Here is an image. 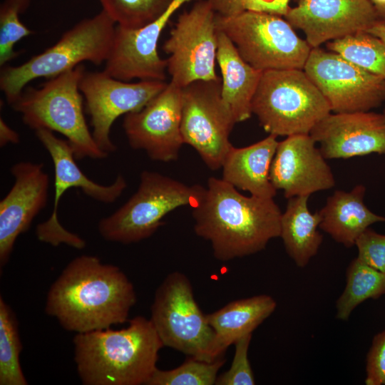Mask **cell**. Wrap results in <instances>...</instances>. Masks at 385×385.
<instances>
[{"instance_id": "cell-2", "label": "cell", "mask_w": 385, "mask_h": 385, "mask_svg": "<svg viewBox=\"0 0 385 385\" xmlns=\"http://www.w3.org/2000/svg\"><path fill=\"white\" fill-rule=\"evenodd\" d=\"M192 209L195 234L210 242L222 262L260 252L280 236L282 213L273 198L243 195L222 179L210 178Z\"/></svg>"}, {"instance_id": "cell-9", "label": "cell", "mask_w": 385, "mask_h": 385, "mask_svg": "<svg viewBox=\"0 0 385 385\" xmlns=\"http://www.w3.org/2000/svg\"><path fill=\"white\" fill-rule=\"evenodd\" d=\"M150 312L164 346L202 361L221 358L215 353V332L185 274L175 271L166 276L155 291Z\"/></svg>"}, {"instance_id": "cell-28", "label": "cell", "mask_w": 385, "mask_h": 385, "mask_svg": "<svg viewBox=\"0 0 385 385\" xmlns=\"http://www.w3.org/2000/svg\"><path fill=\"white\" fill-rule=\"evenodd\" d=\"M327 47L385 81V43L374 35L359 32L329 41Z\"/></svg>"}, {"instance_id": "cell-22", "label": "cell", "mask_w": 385, "mask_h": 385, "mask_svg": "<svg viewBox=\"0 0 385 385\" xmlns=\"http://www.w3.org/2000/svg\"><path fill=\"white\" fill-rule=\"evenodd\" d=\"M366 188L356 185L351 190H336L319 211V227L346 247L355 245L359 235L376 222H385V217L372 212L364 204Z\"/></svg>"}, {"instance_id": "cell-26", "label": "cell", "mask_w": 385, "mask_h": 385, "mask_svg": "<svg viewBox=\"0 0 385 385\" xmlns=\"http://www.w3.org/2000/svg\"><path fill=\"white\" fill-rule=\"evenodd\" d=\"M385 294V272L366 265L358 257L348 266L346 286L336 303L337 319L347 320L353 310L369 299Z\"/></svg>"}, {"instance_id": "cell-12", "label": "cell", "mask_w": 385, "mask_h": 385, "mask_svg": "<svg viewBox=\"0 0 385 385\" xmlns=\"http://www.w3.org/2000/svg\"><path fill=\"white\" fill-rule=\"evenodd\" d=\"M40 143L50 155L54 167V202L49 218L36 228L37 238L53 246L63 243L76 249H83L86 242L78 235L69 232L60 223L58 208L66 191L80 188L89 197L105 204L117 200L127 187L125 178L118 175L108 185L91 180L76 163L73 150L67 140L59 138L46 129L35 130Z\"/></svg>"}, {"instance_id": "cell-29", "label": "cell", "mask_w": 385, "mask_h": 385, "mask_svg": "<svg viewBox=\"0 0 385 385\" xmlns=\"http://www.w3.org/2000/svg\"><path fill=\"white\" fill-rule=\"evenodd\" d=\"M173 0H98L117 26L143 27L160 17Z\"/></svg>"}, {"instance_id": "cell-23", "label": "cell", "mask_w": 385, "mask_h": 385, "mask_svg": "<svg viewBox=\"0 0 385 385\" xmlns=\"http://www.w3.org/2000/svg\"><path fill=\"white\" fill-rule=\"evenodd\" d=\"M217 62L222 74L223 100L237 123L247 120L252 114V102L262 72L246 63L232 42L220 30L217 33Z\"/></svg>"}, {"instance_id": "cell-30", "label": "cell", "mask_w": 385, "mask_h": 385, "mask_svg": "<svg viewBox=\"0 0 385 385\" xmlns=\"http://www.w3.org/2000/svg\"><path fill=\"white\" fill-rule=\"evenodd\" d=\"M225 362V357L206 361L191 356L170 370L157 369L147 385H212Z\"/></svg>"}, {"instance_id": "cell-5", "label": "cell", "mask_w": 385, "mask_h": 385, "mask_svg": "<svg viewBox=\"0 0 385 385\" xmlns=\"http://www.w3.org/2000/svg\"><path fill=\"white\" fill-rule=\"evenodd\" d=\"M116 24L103 10L67 30L52 46L24 63L1 67L0 88L12 105L26 84L42 77L51 78L83 61L99 66L107 60Z\"/></svg>"}, {"instance_id": "cell-34", "label": "cell", "mask_w": 385, "mask_h": 385, "mask_svg": "<svg viewBox=\"0 0 385 385\" xmlns=\"http://www.w3.org/2000/svg\"><path fill=\"white\" fill-rule=\"evenodd\" d=\"M366 385H385V329L373 338L366 355Z\"/></svg>"}, {"instance_id": "cell-32", "label": "cell", "mask_w": 385, "mask_h": 385, "mask_svg": "<svg viewBox=\"0 0 385 385\" xmlns=\"http://www.w3.org/2000/svg\"><path fill=\"white\" fill-rule=\"evenodd\" d=\"M252 334L239 339L235 344V350L229 369L218 376L216 385H253L255 380L248 359V350Z\"/></svg>"}, {"instance_id": "cell-35", "label": "cell", "mask_w": 385, "mask_h": 385, "mask_svg": "<svg viewBox=\"0 0 385 385\" xmlns=\"http://www.w3.org/2000/svg\"><path fill=\"white\" fill-rule=\"evenodd\" d=\"M291 0H245V10L284 16L290 9Z\"/></svg>"}, {"instance_id": "cell-37", "label": "cell", "mask_w": 385, "mask_h": 385, "mask_svg": "<svg viewBox=\"0 0 385 385\" xmlns=\"http://www.w3.org/2000/svg\"><path fill=\"white\" fill-rule=\"evenodd\" d=\"M20 141L19 133L11 128L6 121L0 118V146H6L9 143L16 144Z\"/></svg>"}, {"instance_id": "cell-8", "label": "cell", "mask_w": 385, "mask_h": 385, "mask_svg": "<svg viewBox=\"0 0 385 385\" xmlns=\"http://www.w3.org/2000/svg\"><path fill=\"white\" fill-rule=\"evenodd\" d=\"M216 27L255 69H304L312 47L282 16L245 10L232 16L216 14Z\"/></svg>"}, {"instance_id": "cell-27", "label": "cell", "mask_w": 385, "mask_h": 385, "mask_svg": "<svg viewBox=\"0 0 385 385\" xmlns=\"http://www.w3.org/2000/svg\"><path fill=\"white\" fill-rule=\"evenodd\" d=\"M22 344L16 316L0 297V385H27L22 371Z\"/></svg>"}, {"instance_id": "cell-3", "label": "cell", "mask_w": 385, "mask_h": 385, "mask_svg": "<svg viewBox=\"0 0 385 385\" xmlns=\"http://www.w3.org/2000/svg\"><path fill=\"white\" fill-rule=\"evenodd\" d=\"M128 323L75 335L74 361L83 384H148L164 345L150 319L137 316Z\"/></svg>"}, {"instance_id": "cell-4", "label": "cell", "mask_w": 385, "mask_h": 385, "mask_svg": "<svg viewBox=\"0 0 385 385\" xmlns=\"http://www.w3.org/2000/svg\"><path fill=\"white\" fill-rule=\"evenodd\" d=\"M84 71L80 64L49 78L39 88H24L11 106L31 129H46L65 136L76 160L105 159L109 154L96 144L84 116L79 89Z\"/></svg>"}, {"instance_id": "cell-33", "label": "cell", "mask_w": 385, "mask_h": 385, "mask_svg": "<svg viewBox=\"0 0 385 385\" xmlns=\"http://www.w3.org/2000/svg\"><path fill=\"white\" fill-rule=\"evenodd\" d=\"M355 245L360 260L385 272V235L368 227L357 238Z\"/></svg>"}, {"instance_id": "cell-17", "label": "cell", "mask_w": 385, "mask_h": 385, "mask_svg": "<svg viewBox=\"0 0 385 385\" xmlns=\"http://www.w3.org/2000/svg\"><path fill=\"white\" fill-rule=\"evenodd\" d=\"M284 17L312 48L381 22L370 0H299Z\"/></svg>"}, {"instance_id": "cell-25", "label": "cell", "mask_w": 385, "mask_h": 385, "mask_svg": "<svg viewBox=\"0 0 385 385\" xmlns=\"http://www.w3.org/2000/svg\"><path fill=\"white\" fill-rule=\"evenodd\" d=\"M309 197L299 195L289 198L281 218L279 237L288 255L301 268L317 255L323 240L317 230L322 217L319 211L310 212Z\"/></svg>"}, {"instance_id": "cell-16", "label": "cell", "mask_w": 385, "mask_h": 385, "mask_svg": "<svg viewBox=\"0 0 385 385\" xmlns=\"http://www.w3.org/2000/svg\"><path fill=\"white\" fill-rule=\"evenodd\" d=\"M199 0H173L156 20L138 29L115 26L111 48L103 71L112 77L165 81L167 60L158 52L160 34L173 15L185 4Z\"/></svg>"}, {"instance_id": "cell-31", "label": "cell", "mask_w": 385, "mask_h": 385, "mask_svg": "<svg viewBox=\"0 0 385 385\" xmlns=\"http://www.w3.org/2000/svg\"><path fill=\"white\" fill-rule=\"evenodd\" d=\"M31 0H4L0 6V66L4 67L19 56L15 45L33 31L20 19Z\"/></svg>"}, {"instance_id": "cell-24", "label": "cell", "mask_w": 385, "mask_h": 385, "mask_svg": "<svg viewBox=\"0 0 385 385\" xmlns=\"http://www.w3.org/2000/svg\"><path fill=\"white\" fill-rule=\"evenodd\" d=\"M277 302L267 294L256 295L229 302L206 314L215 332V349L223 357L227 349L241 337L252 334L275 310Z\"/></svg>"}, {"instance_id": "cell-40", "label": "cell", "mask_w": 385, "mask_h": 385, "mask_svg": "<svg viewBox=\"0 0 385 385\" xmlns=\"http://www.w3.org/2000/svg\"><path fill=\"white\" fill-rule=\"evenodd\" d=\"M382 113H383V115H384V118H385V108H384V111H383Z\"/></svg>"}, {"instance_id": "cell-20", "label": "cell", "mask_w": 385, "mask_h": 385, "mask_svg": "<svg viewBox=\"0 0 385 385\" xmlns=\"http://www.w3.org/2000/svg\"><path fill=\"white\" fill-rule=\"evenodd\" d=\"M309 135L325 159L385 153V118L371 111L329 113Z\"/></svg>"}, {"instance_id": "cell-19", "label": "cell", "mask_w": 385, "mask_h": 385, "mask_svg": "<svg viewBox=\"0 0 385 385\" xmlns=\"http://www.w3.org/2000/svg\"><path fill=\"white\" fill-rule=\"evenodd\" d=\"M325 160L309 134L287 136L278 143L270 167L271 183L287 199L332 188L335 180Z\"/></svg>"}, {"instance_id": "cell-21", "label": "cell", "mask_w": 385, "mask_h": 385, "mask_svg": "<svg viewBox=\"0 0 385 385\" xmlns=\"http://www.w3.org/2000/svg\"><path fill=\"white\" fill-rule=\"evenodd\" d=\"M277 137L270 134L250 145H232L224 158L222 180L251 195L273 198L277 193L270 178L271 164L278 145Z\"/></svg>"}, {"instance_id": "cell-6", "label": "cell", "mask_w": 385, "mask_h": 385, "mask_svg": "<svg viewBox=\"0 0 385 385\" xmlns=\"http://www.w3.org/2000/svg\"><path fill=\"white\" fill-rule=\"evenodd\" d=\"M252 112L269 134H309L332 111L328 102L303 69L262 73Z\"/></svg>"}, {"instance_id": "cell-1", "label": "cell", "mask_w": 385, "mask_h": 385, "mask_svg": "<svg viewBox=\"0 0 385 385\" xmlns=\"http://www.w3.org/2000/svg\"><path fill=\"white\" fill-rule=\"evenodd\" d=\"M136 301L133 283L118 267L83 255L50 287L45 312L64 329L85 333L126 322Z\"/></svg>"}, {"instance_id": "cell-14", "label": "cell", "mask_w": 385, "mask_h": 385, "mask_svg": "<svg viewBox=\"0 0 385 385\" xmlns=\"http://www.w3.org/2000/svg\"><path fill=\"white\" fill-rule=\"evenodd\" d=\"M168 83L153 80L130 83L115 78L104 71H85L79 89L85 99L92 135L98 146L108 154L115 152L117 147L111 138L115 120L122 115L141 110Z\"/></svg>"}, {"instance_id": "cell-10", "label": "cell", "mask_w": 385, "mask_h": 385, "mask_svg": "<svg viewBox=\"0 0 385 385\" xmlns=\"http://www.w3.org/2000/svg\"><path fill=\"white\" fill-rule=\"evenodd\" d=\"M216 13L207 0H199L179 15L163 50L169 55L170 83L182 88L197 81H216Z\"/></svg>"}, {"instance_id": "cell-36", "label": "cell", "mask_w": 385, "mask_h": 385, "mask_svg": "<svg viewBox=\"0 0 385 385\" xmlns=\"http://www.w3.org/2000/svg\"><path fill=\"white\" fill-rule=\"evenodd\" d=\"M215 13L222 16H235L243 11L245 0H207Z\"/></svg>"}, {"instance_id": "cell-13", "label": "cell", "mask_w": 385, "mask_h": 385, "mask_svg": "<svg viewBox=\"0 0 385 385\" xmlns=\"http://www.w3.org/2000/svg\"><path fill=\"white\" fill-rule=\"evenodd\" d=\"M334 113L370 111L385 101V81L341 55L312 48L303 69Z\"/></svg>"}, {"instance_id": "cell-7", "label": "cell", "mask_w": 385, "mask_h": 385, "mask_svg": "<svg viewBox=\"0 0 385 385\" xmlns=\"http://www.w3.org/2000/svg\"><path fill=\"white\" fill-rule=\"evenodd\" d=\"M205 189L200 185H188L159 173L144 170L136 192L98 222V233L106 241L125 245L148 239L170 212L183 206L196 207Z\"/></svg>"}, {"instance_id": "cell-39", "label": "cell", "mask_w": 385, "mask_h": 385, "mask_svg": "<svg viewBox=\"0 0 385 385\" xmlns=\"http://www.w3.org/2000/svg\"><path fill=\"white\" fill-rule=\"evenodd\" d=\"M372 3L379 18L385 24V0H370Z\"/></svg>"}, {"instance_id": "cell-15", "label": "cell", "mask_w": 385, "mask_h": 385, "mask_svg": "<svg viewBox=\"0 0 385 385\" xmlns=\"http://www.w3.org/2000/svg\"><path fill=\"white\" fill-rule=\"evenodd\" d=\"M181 89L169 82L141 110L125 115L123 128L133 149L145 151L155 161L177 160L184 144Z\"/></svg>"}, {"instance_id": "cell-11", "label": "cell", "mask_w": 385, "mask_h": 385, "mask_svg": "<svg viewBox=\"0 0 385 385\" xmlns=\"http://www.w3.org/2000/svg\"><path fill=\"white\" fill-rule=\"evenodd\" d=\"M221 77L197 81L182 88L180 130L184 144L192 146L211 170L222 167L232 145L230 134L237 123L222 97Z\"/></svg>"}, {"instance_id": "cell-38", "label": "cell", "mask_w": 385, "mask_h": 385, "mask_svg": "<svg viewBox=\"0 0 385 385\" xmlns=\"http://www.w3.org/2000/svg\"><path fill=\"white\" fill-rule=\"evenodd\" d=\"M366 32H369L375 36L380 38L385 43V24L379 23L369 29Z\"/></svg>"}, {"instance_id": "cell-18", "label": "cell", "mask_w": 385, "mask_h": 385, "mask_svg": "<svg viewBox=\"0 0 385 385\" xmlns=\"http://www.w3.org/2000/svg\"><path fill=\"white\" fill-rule=\"evenodd\" d=\"M10 172L14 183L0 202V266L9 261L17 237L46 206L49 176L43 163L21 161Z\"/></svg>"}]
</instances>
